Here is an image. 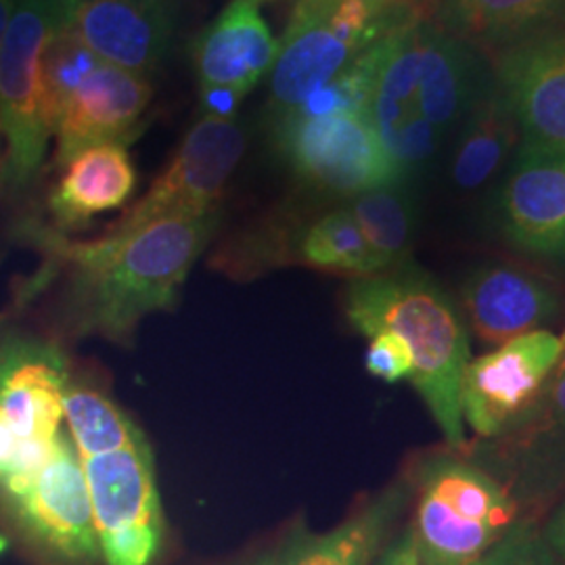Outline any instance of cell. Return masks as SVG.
<instances>
[{"instance_id": "5", "label": "cell", "mask_w": 565, "mask_h": 565, "mask_svg": "<svg viewBox=\"0 0 565 565\" xmlns=\"http://www.w3.org/2000/svg\"><path fill=\"white\" fill-rule=\"evenodd\" d=\"M273 137L296 177L329 195L350 200L408 181L385 151L369 107L308 97L273 120Z\"/></svg>"}, {"instance_id": "12", "label": "cell", "mask_w": 565, "mask_h": 565, "mask_svg": "<svg viewBox=\"0 0 565 565\" xmlns=\"http://www.w3.org/2000/svg\"><path fill=\"white\" fill-rule=\"evenodd\" d=\"M492 63L522 149L565 156V25L509 46Z\"/></svg>"}, {"instance_id": "36", "label": "cell", "mask_w": 565, "mask_h": 565, "mask_svg": "<svg viewBox=\"0 0 565 565\" xmlns=\"http://www.w3.org/2000/svg\"><path fill=\"white\" fill-rule=\"evenodd\" d=\"M254 2H258V4H260V2H266V0H254Z\"/></svg>"}, {"instance_id": "14", "label": "cell", "mask_w": 565, "mask_h": 565, "mask_svg": "<svg viewBox=\"0 0 565 565\" xmlns=\"http://www.w3.org/2000/svg\"><path fill=\"white\" fill-rule=\"evenodd\" d=\"M179 0H60L61 23L99 60L147 76L162 63Z\"/></svg>"}, {"instance_id": "11", "label": "cell", "mask_w": 565, "mask_h": 565, "mask_svg": "<svg viewBox=\"0 0 565 565\" xmlns=\"http://www.w3.org/2000/svg\"><path fill=\"white\" fill-rule=\"evenodd\" d=\"M7 497L28 536L61 562L90 564L102 557L81 457L65 434L60 431L41 471Z\"/></svg>"}, {"instance_id": "13", "label": "cell", "mask_w": 565, "mask_h": 565, "mask_svg": "<svg viewBox=\"0 0 565 565\" xmlns=\"http://www.w3.org/2000/svg\"><path fill=\"white\" fill-rule=\"evenodd\" d=\"M494 218L513 252L565 268V156L520 147L497 195Z\"/></svg>"}, {"instance_id": "18", "label": "cell", "mask_w": 565, "mask_h": 565, "mask_svg": "<svg viewBox=\"0 0 565 565\" xmlns=\"http://www.w3.org/2000/svg\"><path fill=\"white\" fill-rule=\"evenodd\" d=\"M67 385V364L57 348L0 345V413L23 440H53L60 434Z\"/></svg>"}, {"instance_id": "7", "label": "cell", "mask_w": 565, "mask_h": 565, "mask_svg": "<svg viewBox=\"0 0 565 565\" xmlns=\"http://www.w3.org/2000/svg\"><path fill=\"white\" fill-rule=\"evenodd\" d=\"M60 20V0H18L0 46V135L7 145L0 179L15 191L39 177L53 137L42 105L41 60Z\"/></svg>"}, {"instance_id": "20", "label": "cell", "mask_w": 565, "mask_h": 565, "mask_svg": "<svg viewBox=\"0 0 565 565\" xmlns=\"http://www.w3.org/2000/svg\"><path fill=\"white\" fill-rule=\"evenodd\" d=\"M429 20L482 55L565 25V0H419Z\"/></svg>"}, {"instance_id": "19", "label": "cell", "mask_w": 565, "mask_h": 565, "mask_svg": "<svg viewBox=\"0 0 565 565\" xmlns=\"http://www.w3.org/2000/svg\"><path fill=\"white\" fill-rule=\"evenodd\" d=\"M254 0H233L195 41L193 57L200 88L247 95L273 70L279 42Z\"/></svg>"}, {"instance_id": "1", "label": "cell", "mask_w": 565, "mask_h": 565, "mask_svg": "<svg viewBox=\"0 0 565 565\" xmlns=\"http://www.w3.org/2000/svg\"><path fill=\"white\" fill-rule=\"evenodd\" d=\"M492 78L482 53L429 20L422 2L385 32L369 111L406 179L431 162Z\"/></svg>"}, {"instance_id": "10", "label": "cell", "mask_w": 565, "mask_h": 565, "mask_svg": "<svg viewBox=\"0 0 565 565\" xmlns=\"http://www.w3.org/2000/svg\"><path fill=\"white\" fill-rule=\"evenodd\" d=\"M562 354V338L539 329L469 361L461 384L465 424L482 440H499L524 424Z\"/></svg>"}, {"instance_id": "21", "label": "cell", "mask_w": 565, "mask_h": 565, "mask_svg": "<svg viewBox=\"0 0 565 565\" xmlns=\"http://www.w3.org/2000/svg\"><path fill=\"white\" fill-rule=\"evenodd\" d=\"M411 492L413 484L401 480L329 532L296 527L275 551L273 565H373Z\"/></svg>"}, {"instance_id": "27", "label": "cell", "mask_w": 565, "mask_h": 565, "mask_svg": "<svg viewBox=\"0 0 565 565\" xmlns=\"http://www.w3.org/2000/svg\"><path fill=\"white\" fill-rule=\"evenodd\" d=\"M102 61L60 20L44 44L41 60L42 105L51 132H55L61 111L65 103L70 102L76 86Z\"/></svg>"}, {"instance_id": "3", "label": "cell", "mask_w": 565, "mask_h": 565, "mask_svg": "<svg viewBox=\"0 0 565 565\" xmlns=\"http://www.w3.org/2000/svg\"><path fill=\"white\" fill-rule=\"evenodd\" d=\"M345 319L364 338L394 331L413 350L411 382L446 445L465 450L461 384L469 364V335L461 310L429 273L411 260L348 282Z\"/></svg>"}, {"instance_id": "8", "label": "cell", "mask_w": 565, "mask_h": 565, "mask_svg": "<svg viewBox=\"0 0 565 565\" xmlns=\"http://www.w3.org/2000/svg\"><path fill=\"white\" fill-rule=\"evenodd\" d=\"M81 461L105 565L156 564L163 513L149 443Z\"/></svg>"}, {"instance_id": "31", "label": "cell", "mask_w": 565, "mask_h": 565, "mask_svg": "<svg viewBox=\"0 0 565 565\" xmlns=\"http://www.w3.org/2000/svg\"><path fill=\"white\" fill-rule=\"evenodd\" d=\"M543 536H545V541L551 545V548L565 562V503L555 511V515L551 518Z\"/></svg>"}, {"instance_id": "29", "label": "cell", "mask_w": 565, "mask_h": 565, "mask_svg": "<svg viewBox=\"0 0 565 565\" xmlns=\"http://www.w3.org/2000/svg\"><path fill=\"white\" fill-rule=\"evenodd\" d=\"M364 369L369 375L382 380L385 384H398L411 380L415 371L413 350L404 338L394 331H377L369 338Z\"/></svg>"}, {"instance_id": "24", "label": "cell", "mask_w": 565, "mask_h": 565, "mask_svg": "<svg viewBox=\"0 0 565 565\" xmlns=\"http://www.w3.org/2000/svg\"><path fill=\"white\" fill-rule=\"evenodd\" d=\"M285 263L303 264L352 279L380 275L363 233L345 205L287 233Z\"/></svg>"}, {"instance_id": "34", "label": "cell", "mask_w": 565, "mask_h": 565, "mask_svg": "<svg viewBox=\"0 0 565 565\" xmlns=\"http://www.w3.org/2000/svg\"><path fill=\"white\" fill-rule=\"evenodd\" d=\"M273 559H275V553H266L263 557H258V559H254V562L245 565H273Z\"/></svg>"}, {"instance_id": "23", "label": "cell", "mask_w": 565, "mask_h": 565, "mask_svg": "<svg viewBox=\"0 0 565 565\" xmlns=\"http://www.w3.org/2000/svg\"><path fill=\"white\" fill-rule=\"evenodd\" d=\"M518 139V120L492 78L461 121V132L450 160L452 182L463 191L484 186L507 162Z\"/></svg>"}, {"instance_id": "4", "label": "cell", "mask_w": 565, "mask_h": 565, "mask_svg": "<svg viewBox=\"0 0 565 565\" xmlns=\"http://www.w3.org/2000/svg\"><path fill=\"white\" fill-rule=\"evenodd\" d=\"M408 525L425 565L476 564L518 524L520 503L501 478L455 452L417 467Z\"/></svg>"}, {"instance_id": "16", "label": "cell", "mask_w": 565, "mask_h": 565, "mask_svg": "<svg viewBox=\"0 0 565 565\" xmlns=\"http://www.w3.org/2000/svg\"><path fill=\"white\" fill-rule=\"evenodd\" d=\"M515 501H545L565 484V333L562 354L524 424L492 448Z\"/></svg>"}, {"instance_id": "9", "label": "cell", "mask_w": 565, "mask_h": 565, "mask_svg": "<svg viewBox=\"0 0 565 565\" xmlns=\"http://www.w3.org/2000/svg\"><path fill=\"white\" fill-rule=\"evenodd\" d=\"M245 153V130L237 120L202 116L186 132L174 160L139 202L128 207L103 237H121L168 218L216 214L224 186Z\"/></svg>"}, {"instance_id": "35", "label": "cell", "mask_w": 565, "mask_h": 565, "mask_svg": "<svg viewBox=\"0 0 565 565\" xmlns=\"http://www.w3.org/2000/svg\"><path fill=\"white\" fill-rule=\"evenodd\" d=\"M7 546H9V541L0 534V553H4V548H7Z\"/></svg>"}, {"instance_id": "25", "label": "cell", "mask_w": 565, "mask_h": 565, "mask_svg": "<svg viewBox=\"0 0 565 565\" xmlns=\"http://www.w3.org/2000/svg\"><path fill=\"white\" fill-rule=\"evenodd\" d=\"M359 224L380 273L411 260L415 210L406 182L359 193L343 203Z\"/></svg>"}, {"instance_id": "15", "label": "cell", "mask_w": 565, "mask_h": 565, "mask_svg": "<svg viewBox=\"0 0 565 565\" xmlns=\"http://www.w3.org/2000/svg\"><path fill=\"white\" fill-rule=\"evenodd\" d=\"M151 103V86L141 74L102 61L76 86L55 126L57 156L65 168L82 151L124 142L139 128L142 114Z\"/></svg>"}, {"instance_id": "26", "label": "cell", "mask_w": 565, "mask_h": 565, "mask_svg": "<svg viewBox=\"0 0 565 565\" xmlns=\"http://www.w3.org/2000/svg\"><path fill=\"white\" fill-rule=\"evenodd\" d=\"M63 419L70 425L72 443L81 459L111 455L147 440L120 406L93 387L67 385Z\"/></svg>"}, {"instance_id": "28", "label": "cell", "mask_w": 565, "mask_h": 565, "mask_svg": "<svg viewBox=\"0 0 565 565\" xmlns=\"http://www.w3.org/2000/svg\"><path fill=\"white\" fill-rule=\"evenodd\" d=\"M471 565H565L532 522H518L499 545Z\"/></svg>"}, {"instance_id": "2", "label": "cell", "mask_w": 565, "mask_h": 565, "mask_svg": "<svg viewBox=\"0 0 565 565\" xmlns=\"http://www.w3.org/2000/svg\"><path fill=\"white\" fill-rule=\"evenodd\" d=\"M214 226L216 214H210L168 218L88 243L46 235L53 254L74 270L81 333L126 342L147 315L174 308Z\"/></svg>"}, {"instance_id": "6", "label": "cell", "mask_w": 565, "mask_h": 565, "mask_svg": "<svg viewBox=\"0 0 565 565\" xmlns=\"http://www.w3.org/2000/svg\"><path fill=\"white\" fill-rule=\"evenodd\" d=\"M413 7L382 13L366 0H296L273 65L270 118L302 105Z\"/></svg>"}, {"instance_id": "30", "label": "cell", "mask_w": 565, "mask_h": 565, "mask_svg": "<svg viewBox=\"0 0 565 565\" xmlns=\"http://www.w3.org/2000/svg\"><path fill=\"white\" fill-rule=\"evenodd\" d=\"M377 565H425L413 543V534L406 527L403 534L385 548Z\"/></svg>"}, {"instance_id": "33", "label": "cell", "mask_w": 565, "mask_h": 565, "mask_svg": "<svg viewBox=\"0 0 565 565\" xmlns=\"http://www.w3.org/2000/svg\"><path fill=\"white\" fill-rule=\"evenodd\" d=\"M371 7H375L377 11H390V9H394V7H398V4H403V2H411V0H366Z\"/></svg>"}, {"instance_id": "17", "label": "cell", "mask_w": 565, "mask_h": 565, "mask_svg": "<svg viewBox=\"0 0 565 565\" xmlns=\"http://www.w3.org/2000/svg\"><path fill=\"white\" fill-rule=\"evenodd\" d=\"M461 300L473 333L486 343L545 329L559 315L557 291L539 275L511 264H482L469 273Z\"/></svg>"}, {"instance_id": "32", "label": "cell", "mask_w": 565, "mask_h": 565, "mask_svg": "<svg viewBox=\"0 0 565 565\" xmlns=\"http://www.w3.org/2000/svg\"><path fill=\"white\" fill-rule=\"evenodd\" d=\"M15 2H18V0H0V46H2V41H4L9 21L13 18ZM0 141H2V135H0Z\"/></svg>"}, {"instance_id": "22", "label": "cell", "mask_w": 565, "mask_h": 565, "mask_svg": "<svg viewBox=\"0 0 565 565\" xmlns=\"http://www.w3.org/2000/svg\"><path fill=\"white\" fill-rule=\"evenodd\" d=\"M135 186L137 170L126 145L105 142L82 151L65 166L49 205L60 226L81 228L128 202Z\"/></svg>"}]
</instances>
